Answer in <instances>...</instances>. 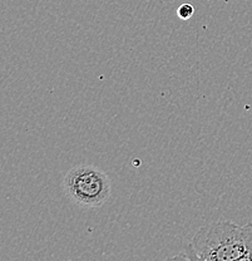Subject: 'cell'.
I'll list each match as a JSON object with an SVG mask.
<instances>
[{"instance_id": "cell-1", "label": "cell", "mask_w": 252, "mask_h": 261, "mask_svg": "<svg viewBox=\"0 0 252 261\" xmlns=\"http://www.w3.org/2000/svg\"><path fill=\"white\" fill-rule=\"evenodd\" d=\"M173 259L252 261V222L216 221L200 227L191 243Z\"/></svg>"}, {"instance_id": "cell-2", "label": "cell", "mask_w": 252, "mask_h": 261, "mask_svg": "<svg viewBox=\"0 0 252 261\" xmlns=\"http://www.w3.org/2000/svg\"><path fill=\"white\" fill-rule=\"evenodd\" d=\"M67 195L77 205L101 207L110 195V178L101 168L79 165L70 168L63 181Z\"/></svg>"}, {"instance_id": "cell-3", "label": "cell", "mask_w": 252, "mask_h": 261, "mask_svg": "<svg viewBox=\"0 0 252 261\" xmlns=\"http://www.w3.org/2000/svg\"><path fill=\"white\" fill-rule=\"evenodd\" d=\"M194 14V8L193 5L191 4H182L178 7L177 9V16L180 19H182V20H188V19H191L192 16Z\"/></svg>"}]
</instances>
